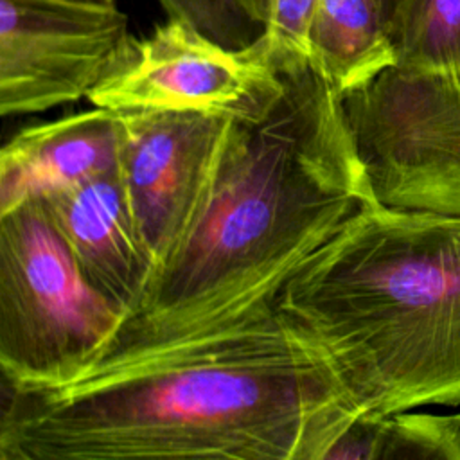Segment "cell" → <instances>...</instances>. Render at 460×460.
<instances>
[{
    "instance_id": "obj_4",
    "label": "cell",
    "mask_w": 460,
    "mask_h": 460,
    "mask_svg": "<svg viewBox=\"0 0 460 460\" xmlns=\"http://www.w3.org/2000/svg\"><path fill=\"white\" fill-rule=\"evenodd\" d=\"M126 309L93 286L40 198L0 214V367L4 383L54 390L101 358Z\"/></svg>"
},
{
    "instance_id": "obj_7",
    "label": "cell",
    "mask_w": 460,
    "mask_h": 460,
    "mask_svg": "<svg viewBox=\"0 0 460 460\" xmlns=\"http://www.w3.org/2000/svg\"><path fill=\"white\" fill-rule=\"evenodd\" d=\"M131 34L115 4L0 0V111L25 115L88 99Z\"/></svg>"
},
{
    "instance_id": "obj_17",
    "label": "cell",
    "mask_w": 460,
    "mask_h": 460,
    "mask_svg": "<svg viewBox=\"0 0 460 460\" xmlns=\"http://www.w3.org/2000/svg\"><path fill=\"white\" fill-rule=\"evenodd\" d=\"M84 2H97V4H115V0H84Z\"/></svg>"
},
{
    "instance_id": "obj_12",
    "label": "cell",
    "mask_w": 460,
    "mask_h": 460,
    "mask_svg": "<svg viewBox=\"0 0 460 460\" xmlns=\"http://www.w3.org/2000/svg\"><path fill=\"white\" fill-rule=\"evenodd\" d=\"M390 40L399 66L460 72V0H408Z\"/></svg>"
},
{
    "instance_id": "obj_11",
    "label": "cell",
    "mask_w": 460,
    "mask_h": 460,
    "mask_svg": "<svg viewBox=\"0 0 460 460\" xmlns=\"http://www.w3.org/2000/svg\"><path fill=\"white\" fill-rule=\"evenodd\" d=\"M309 61L340 93L395 65L381 0H318Z\"/></svg>"
},
{
    "instance_id": "obj_10",
    "label": "cell",
    "mask_w": 460,
    "mask_h": 460,
    "mask_svg": "<svg viewBox=\"0 0 460 460\" xmlns=\"http://www.w3.org/2000/svg\"><path fill=\"white\" fill-rule=\"evenodd\" d=\"M120 142V111L101 106L22 129L0 153V214L115 171Z\"/></svg>"
},
{
    "instance_id": "obj_15",
    "label": "cell",
    "mask_w": 460,
    "mask_h": 460,
    "mask_svg": "<svg viewBox=\"0 0 460 460\" xmlns=\"http://www.w3.org/2000/svg\"><path fill=\"white\" fill-rule=\"evenodd\" d=\"M169 18L183 20L228 49L252 45L262 29L241 9L237 0H158Z\"/></svg>"
},
{
    "instance_id": "obj_6",
    "label": "cell",
    "mask_w": 460,
    "mask_h": 460,
    "mask_svg": "<svg viewBox=\"0 0 460 460\" xmlns=\"http://www.w3.org/2000/svg\"><path fill=\"white\" fill-rule=\"evenodd\" d=\"M282 90L284 74L261 36L244 49H228L169 18L146 38L131 36L88 101L119 111H203L250 120L262 117Z\"/></svg>"
},
{
    "instance_id": "obj_13",
    "label": "cell",
    "mask_w": 460,
    "mask_h": 460,
    "mask_svg": "<svg viewBox=\"0 0 460 460\" xmlns=\"http://www.w3.org/2000/svg\"><path fill=\"white\" fill-rule=\"evenodd\" d=\"M376 460H460V415L377 417Z\"/></svg>"
},
{
    "instance_id": "obj_2",
    "label": "cell",
    "mask_w": 460,
    "mask_h": 460,
    "mask_svg": "<svg viewBox=\"0 0 460 460\" xmlns=\"http://www.w3.org/2000/svg\"><path fill=\"white\" fill-rule=\"evenodd\" d=\"M358 419L325 358L273 314L126 372L7 385L0 460H327Z\"/></svg>"
},
{
    "instance_id": "obj_9",
    "label": "cell",
    "mask_w": 460,
    "mask_h": 460,
    "mask_svg": "<svg viewBox=\"0 0 460 460\" xmlns=\"http://www.w3.org/2000/svg\"><path fill=\"white\" fill-rule=\"evenodd\" d=\"M40 199L86 279L128 314L142 298L155 261L140 237L119 171Z\"/></svg>"
},
{
    "instance_id": "obj_3",
    "label": "cell",
    "mask_w": 460,
    "mask_h": 460,
    "mask_svg": "<svg viewBox=\"0 0 460 460\" xmlns=\"http://www.w3.org/2000/svg\"><path fill=\"white\" fill-rule=\"evenodd\" d=\"M275 311L361 417L460 404V216L367 203L289 279Z\"/></svg>"
},
{
    "instance_id": "obj_16",
    "label": "cell",
    "mask_w": 460,
    "mask_h": 460,
    "mask_svg": "<svg viewBox=\"0 0 460 460\" xmlns=\"http://www.w3.org/2000/svg\"><path fill=\"white\" fill-rule=\"evenodd\" d=\"M408 0H381L383 4V11H385V18H386V25H388V34L392 25L395 23V20L399 18L401 11L404 9Z\"/></svg>"
},
{
    "instance_id": "obj_8",
    "label": "cell",
    "mask_w": 460,
    "mask_h": 460,
    "mask_svg": "<svg viewBox=\"0 0 460 460\" xmlns=\"http://www.w3.org/2000/svg\"><path fill=\"white\" fill-rule=\"evenodd\" d=\"M120 117L117 171L156 270L194 221L234 119L165 110H126Z\"/></svg>"
},
{
    "instance_id": "obj_14",
    "label": "cell",
    "mask_w": 460,
    "mask_h": 460,
    "mask_svg": "<svg viewBox=\"0 0 460 460\" xmlns=\"http://www.w3.org/2000/svg\"><path fill=\"white\" fill-rule=\"evenodd\" d=\"M244 14L262 29L273 65L286 70L309 61V32L318 0H237Z\"/></svg>"
},
{
    "instance_id": "obj_5",
    "label": "cell",
    "mask_w": 460,
    "mask_h": 460,
    "mask_svg": "<svg viewBox=\"0 0 460 460\" xmlns=\"http://www.w3.org/2000/svg\"><path fill=\"white\" fill-rule=\"evenodd\" d=\"M341 108L376 203L460 216V72L392 65Z\"/></svg>"
},
{
    "instance_id": "obj_1",
    "label": "cell",
    "mask_w": 460,
    "mask_h": 460,
    "mask_svg": "<svg viewBox=\"0 0 460 460\" xmlns=\"http://www.w3.org/2000/svg\"><path fill=\"white\" fill-rule=\"evenodd\" d=\"M280 72V97L259 119H234L194 221L79 381L277 314L289 279L374 201L341 93L311 63Z\"/></svg>"
}]
</instances>
